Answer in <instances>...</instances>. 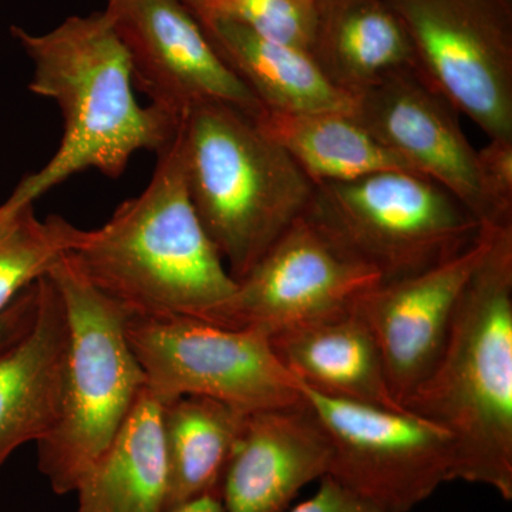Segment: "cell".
<instances>
[{
  "label": "cell",
  "instance_id": "cell-20",
  "mask_svg": "<svg viewBox=\"0 0 512 512\" xmlns=\"http://www.w3.org/2000/svg\"><path fill=\"white\" fill-rule=\"evenodd\" d=\"M255 123L284 148L313 185L345 183L390 170L416 173L376 141L350 111L265 110Z\"/></svg>",
  "mask_w": 512,
  "mask_h": 512
},
{
  "label": "cell",
  "instance_id": "cell-5",
  "mask_svg": "<svg viewBox=\"0 0 512 512\" xmlns=\"http://www.w3.org/2000/svg\"><path fill=\"white\" fill-rule=\"evenodd\" d=\"M67 316L62 396L37 443L39 470L56 494L74 493L147 387L127 338L128 312L89 281L72 255L49 272Z\"/></svg>",
  "mask_w": 512,
  "mask_h": 512
},
{
  "label": "cell",
  "instance_id": "cell-3",
  "mask_svg": "<svg viewBox=\"0 0 512 512\" xmlns=\"http://www.w3.org/2000/svg\"><path fill=\"white\" fill-rule=\"evenodd\" d=\"M150 183L70 252L96 288L130 316L197 318L237 288L192 207L177 136L157 153Z\"/></svg>",
  "mask_w": 512,
  "mask_h": 512
},
{
  "label": "cell",
  "instance_id": "cell-22",
  "mask_svg": "<svg viewBox=\"0 0 512 512\" xmlns=\"http://www.w3.org/2000/svg\"><path fill=\"white\" fill-rule=\"evenodd\" d=\"M77 232L59 215L39 220L33 202L0 205V312L73 251Z\"/></svg>",
  "mask_w": 512,
  "mask_h": 512
},
{
  "label": "cell",
  "instance_id": "cell-1",
  "mask_svg": "<svg viewBox=\"0 0 512 512\" xmlns=\"http://www.w3.org/2000/svg\"><path fill=\"white\" fill-rule=\"evenodd\" d=\"M10 32L32 60L30 92L55 101L64 123L55 156L10 197L35 202L87 170L119 178L138 151L160 153L173 143L180 121L140 106L126 47L106 12L70 16L42 35Z\"/></svg>",
  "mask_w": 512,
  "mask_h": 512
},
{
  "label": "cell",
  "instance_id": "cell-19",
  "mask_svg": "<svg viewBox=\"0 0 512 512\" xmlns=\"http://www.w3.org/2000/svg\"><path fill=\"white\" fill-rule=\"evenodd\" d=\"M248 414L201 396L163 403L168 463L164 512H173L204 495H221Z\"/></svg>",
  "mask_w": 512,
  "mask_h": 512
},
{
  "label": "cell",
  "instance_id": "cell-7",
  "mask_svg": "<svg viewBox=\"0 0 512 512\" xmlns=\"http://www.w3.org/2000/svg\"><path fill=\"white\" fill-rule=\"evenodd\" d=\"M127 338L161 403L201 396L245 413L303 403L298 380L258 330L220 328L191 316H128Z\"/></svg>",
  "mask_w": 512,
  "mask_h": 512
},
{
  "label": "cell",
  "instance_id": "cell-18",
  "mask_svg": "<svg viewBox=\"0 0 512 512\" xmlns=\"http://www.w3.org/2000/svg\"><path fill=\"white\" fill-rule=\"evenodd\" d=\"M167 490L163 403L146 387L74 493L80 512H164Z\"/></svg>",
  "mask_w": 512,
  "mask_h": 512
},
{
  "label": "cell",
  "instance_id": "cell-2",
  "mask_svg": "<svg viewBox=\"0 0 512 512\" xmlns=\"http://www.w3.org/2000/svg\"><path fill=\"white\" fill-rule=\"evenodd\" d=\"M403 407L453 440L457 480L512 500V227L494 232L439 360Z\"/></svg>",
  "mask_w": 512,
  "mask_h": 512
},
{
  "label": "cell",
  "instance_id": "cell-16",
  "mask_svg": "<svg viewBox=\"0 0 512 512\" xmlns=\"http://www.w3.org/2000/svg\"><path fill=\"white\" fill-rule=\"evenodd\" d=\"M275 355L315 392L404 410L394 399L382 353L362 318L350 311L269 336Z\"/></svg>",
  "mask_w": 512,
  "mask_h": 512
},
{
  "label": "cell",
  "instance_id": "cell-12",
  "mask_svg": "<svg viewBox=\"0 0 512 512\" xmlns=\"http://www.w3.org/2000/svg\"><path fill=\"white\" fill-rule=\"evenodd\" d=\"M495 231L481 228L477 241L460 255L420 274L373 286L353 303L352 311L375 336L400 406L439 360L461 293L487 255Z\"/></svg>",
  "mask_w": 512,
  "mask_h": 512
},
{
  "label": "cell",
  "instance_id": "cell-13",
  "mask_svg": "<svg viewBox=\"0 0 512 512\" xmlns=\"http://www.w3.org/2000/svg\"><path fill=\"white\" fill-rule=\"evenodd\" d=\"M352 114L386 150L453 194L481 225L477 150L456 107L416 69L386 74L357 94Z\"/></svg>",
  "mask_w": 512,
  "mask_h": 512
},
{
  "label": "cell",
  "instance_id": "cell-26",
  "mask_svg": "<svg viewBox=\"0 0 512 512\" xmlns=\"http://www.w3.org/2000/svg\"><path fill=\"white\" fill-rule=\"evenodd\" d=\"M43 278L19 293L15 301L0 312V349L19 338L32 325L39 309Z\"/></svg>",
  "mask_w": 512,
  "mask_h": 512
},
{
  "label": "cell",
  "instance_id": "cell-11",
  "mask_svg": "<svg viewBox=\"0 0 512 512\" xmlns=\"http://www.w3.org/2000/svg\"><path fill=\"white\" fill-rule=\"evenodd\" d=\"M134 86L150 106L181 121L192 107L225 104L256 119L262 106L218 55L183 0H107Z\"/></svg>",
  "mask_w": 512,
  "mask_h": 512
},
{
  "label": "cell",
  "instance_id": "cell-6",
  "mask_svg": "<svg viewBox=\"0 0 512 512\" xmlns=\"http://www.w3.org/2000/svg\"><path fill=\"white\" fill-rule=\"evenodd\" d=\"M305 215L382 282L443 264L481 234L480 222L453 194L413 171L315 185Z\"/></svg>",
  "mask_w": 512,
  "mask_h": 512
},
{
  "label": "cell",
  "instance_id": "cell-25",
  "mask_svg": "<svg viewBox=\"0 0 512 512\" xmlns=\"http://www.w3.org/2000/svg\"><path fill=\"white\" fill-rule=\"evenodd\" d=\"M288 512H387L332 477L320 478L318 491Z\"/></svg>",
  "mask_w": 512,
  "mask_h": 512
},
{
  "label": "cell",
  "instance_id": "cell-17",
  "mask_svg": "<svg viewBox=\"0 0 512 512\" xmlns=\"http://www.w3.org/2000/svg\"><path fill=\"white\" fill-rule=\"evenodd\" d=\"M191 10L218 55L251 90L262 111L352 113L355 99L333 86L306 50L271 42L225 16Z\"/></svg>",
  "mask_w": 512,
  "mask_h": 512
},
{
  "label": "cell",
  "instance_id": "cell-8",
  "mask_svg": "<svg viewBox=\"0 0 512 512\" xmlns=\"http://www.w3.org/2000/svg\"><path fill=\"white\" fill-rule=\"evenodd\" d=\"M302 399L330 444L328 476L387 512H409L457 480L450 436L407 410L384 409L315 392Z\"/></svg>",
  "mask_w": 512,
  "mask_h": 512
},
{
  "label": "cell",
  "instance_id": "cell-14",
  "mask_svg": "<svg viewBox=\"0 0 512 512\" xmlns=\"http://www.w3.org/2000/svg\"><path fill=\"white\" fill-rule=\"evenodd\" d=\"M330 454L305 400L249 413L222 481L224 512H288L305 485L328 476Z\"/></svg>",
  "mask_w": 512,
  "mask_h": 512
},
{
  "label": "cell",
  "instance_id": "cell-28",
  "mask_svg": "<svg viewBox=\"0 0 512 512\" xmlns=\"http://www.w3.org/2000/svg\"><path fill=\"white\" fill-rule=\"evenodd\" d=\"M185 5H200V3L208 2V0H183Z\"/></svg>",
  "mask_w": 512,
  "mask_h": 512
},
{
  "label": "cell",
  "instance_id": "cell-4",
  "mask_svg": "<svg viewBox=\"0 0 512 512\" xmlns=\"http://www.w3.org/2000/svg\"><path fill=\"white\" fill-rule=\"evenodd\" d=\"M177 143L192 207L241 281L305 215L315 185L252 117L225 104L192 107Z\"/></svg>",
  "mask_w": 512,
  "mask_h": 512
},
{
  "label": "cell",
  "instance_id": "cell-24",
  "mask_svg": "<svg viewBox=\"0 0 512 512\" xmlns=\"http://www.w3.org/2000/svg\"><path fill=\"white\" fill-rule=\"evenodd\" d=\"M483 218L481 228L512 227V140L490 138L477 150Z\"/></svg>",
  "mask_w": 512,
  "mask_h": 512
},
{
  "label": "cell",
  "instance_id": "cell-10",
  "mask_svg": "<svg viewBox=\"0 0 512 512\" xmlns=\"http://www.w3.org/2000/svg\"><path fill=\"white\" fill-rule=\"evenodd\" d=\"M416 70L490 138L512 140V55L473 0H397Z\"/></svg>",
  "mask_w": 512,
  "mask_h": 512
},
{
  "label": "cell",
  "instance_id": "cell-23",
  "mask_svg": "<svg viewBox=\"0 0 512 512\" xmlns=\"http://www.w3.org/2000/svg\"><path fill=\"white\" fill-rule=\"evenodd\" d=\"M188 8L241 23L256 35L309 52L319 10L315 0H208Z\"/></svg>",
  "mask_w": 512,
  "mask_h": 512
},
{
  "label": "cell",
  "instance_id": "cell-15",
  "mask_svg": "<svg viewBox=\"0 0 512 512\" xmlns=\"http://www.w3.org/2000/svg\"><path fill=\"white\" fill-rule=\"evenodd\" d=\"M66 348V311L47 274L32 325L0 349V466L16 448L39 443L55 426Z\"/></svg>",
  "mask_w": 512,
  "mask_h": 512
},
{
  "label": "cell",
  "instance_id": "cell-27",
  "mask_svg": "<svg viewBox=\"0 0 512 512\" xmlns=\"http://www.w3.org/2000/svg\"><path fill=\"white\" fill-rule=\"evenodd\" d=\"M173 512H224V505H222L221 495L210 494L197 498Z\"/></svg>",
  "mask_w": 512,
  "mask_h": 512
},
{
  "label": "cell",
  "instance_id": "cell-9",
  "mask_svg": "<svg viewBox=\"0 0 512 512\" xmlns=\"http://www.w3.org/2000/svg\"><path fill=\"white\" fill-rule=\"evenodd\" d=\"M382 282L302 215L220 305L197 319L220 328L272 336L352 309Z\"/></svg>",
  "mask_w": 512,
  "mask_h": 512
},
{
  "label": "cell",
  "instance_id": "cell-21",
  "mask_svg": "<svg viewBox=\"0 0 512 512\" xmlns=\"http://www.w3.org/2000/svg\"><path fill=\"white\" fill-rule=\"evenodd\" d=\"M309 55L326 79L353 99L386 74L416 69L399 16L376 2L353 3L328 25L318 23Z\"/></svg>",
  "mask_w": 512,
  "mask_h": 512
}]
</instances>
